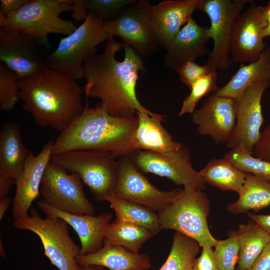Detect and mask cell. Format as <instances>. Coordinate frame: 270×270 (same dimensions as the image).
I'll return each instance as SVG.
<instances>
[{"instance_id":"6da1fadb","label":"cell","mask_w":270,"mask_h":270,"mask_svg":"<svg viewBox=\"0 0 270 270\" xmlns=\"http://www.w3.org/2000/svg\"><path fill=\"white\" fill-rule=\"evenodd\" d=\"M83 68L86 97L99 98L110 114L132 118L137 112L156 114L143 106L137 98L139 74L146 68L143 58L131 46L111 38L104 51L87 59Z\"/></svg>"},{"instance_id":"7a4b0ae2","label":"cell","mask_w":270,"mask_h":270,"mask_svg":"<svg viewBox=\"0 0 270 270\" xmlns=\"http://www.w3.org/2000/svg\"><path fill=\"white\" fill-rule=\"evenodd\" d=\"M18 83L23 108L42 128L61 132L84 110L82 90L72 76L46 68Z\"/></svg>"},{"instance_id":"3957f363","label":"cell","mask_w":270,"mask_h":270,"mask_svg":"<svg viewBox=\"0 0 270 270\" xmlns=\"http://www.w3.org/2000/svg\"><path fill=\"white\" fill-rule=\"evenodd\" d=\"M138 124L136 116H114L100 102L92 108L87 100L80 116L54 141L52 156L78 150L107 152L116 158L130 155L135 151Z\"/></svg>"},{"instance_id":"277c9868","label":"cell","mask_w":270,"mask_h":270,"mask_svg":"<svg viewBox=\"0 0 270 270\" xmlns=\"http://www.w3.org/2000/svg\"><path fill=\"white\" fill-rule=\"evenodd\" d=\"M73 7L72 0H30L8 14L0 12V30L28 35L49 50L50 34L68 36L77 28L73 21L60 16Z\"/></svg>"},{"instance_id":"5b68a950","label":"cell","mask_w":270,"mask_h":270,"mask_svg":"<svg viewBox=\"0 0 270 270\" xmlns=\"http://www.w3.org/2000/svg\"><path fill=\"white\" fill-rule=\"evenodd\" d=\"M88 12L84 22L62 38L47 58L48 68L76 80L84 78V62L98 53L97 46L112 38L104 30V21L94 12Z\"/></svg>"},{"instance_id":"8992f818","label":"cell","mask_w":270,"mask_h":270,"mask_svg":"<svg viewBox=\"0 0 270 270\" xmlns=\"http://www.w3.org/2000/svg\"><path fill=\"white\" fill-rule=\"evenodd\" d=\"M181 190L176 199L157 214L160 230H174L196 240L200 246H214L216 239L210 232L207 218L210 202L202 191Z\"/></svg>"},{"instance_id":"52a82bcc","label":"cell","mask_w":270,"mask_h":270,"mask_svg":"<svg viewBox=\"0 0 270 270\" xmlns=\"http://www.w3.org/2000/svg\"><path fill=\"white\" fill-rule=\"evenodd\" d=\"M12 226L17 230L36 234L45 255L59 270H80L76 262L80 246L70 237L68 224L62 219L48 215L42 218L36 209L32 208L28 216L14 218Z\"/></svg>"},{"instance_id":"ba28073f","label":"cell","mask_w":270,"mask_h":270,"mask_svg":"<svg viewBox=\"0 0 270 270\" xmlns=\"http://www.w3.org/2000/svg\"><path fill=\"white\" fill-rule=\"evenodd\" d=\"M51 162L68 172L75 173L98 201L112 195L118 160L110 152L94 150H78L52 156Z\"/></svg>"},{"instance_id":"9c48e42d","label":"cell","mask_w":270,"mask_h":270,"mask_svg":"<svg viewBox=\"0 0 270 270\" xmlns=\"http://www.w3.org/2000/svg\"><path fill=\"white\" fill-rule=\"evenodd\" d=\"M152 5L148 0H135L114 20L104 22L106 32L131 46L142 58L158 50L152 21Z\"/></svg>"},{"instance_id":"30bf717a","label":"cell","mask_w":270,"mask_h":270,"mask_svg":"<svg viewBox=\"0 0 270 270\" xmlns=\"http://www.w3.org/2000/svg\"><path fill=\"white\" fill-rule=\"evenodd\" d=\"M251 0H204L200 10L210 20L208 28L214 41L212 50L206 64L212 68L224 70L232 64L231 42L235 21Z\"/></svg>"},{"instance_id":"8fae6325","label":"cell","mask_w":270,"mask_h":270,"mask_svg":"<svg viewBox=\"0 0 270 270\" xmlns=\"http://www.w3.org/2000/svg\"><path fill=\"white\" fill-rule=\"evenodd\" d=\"M40 194L44 201L57 210L79 215L94 213L78 176L68 172L51 160L42 178Z\"/></svg>"},{"instance_id":"7c38bea8","label":"cell","mask_w":270,"mask_h":270,"mask_svg":"<svg viewBox=\"0 0 270 270\" xmlns=\"http://www.w3.org/2000/svg\"><path fill=\"white\" fill-rule=\"evenodd\" d=\"M136 167L144 172L166 177L184 188L204 190L205 182L192 164L190 152L182 145L166 153L136 150L130 154Z\"/></svg>"},{"instance_id":"4fadbf2b","label":"cell","mask_w":270,"mask_h":270,"mask_svg":"<svg viewBox=\"0 0 270 270\" xmlns=\"http://www.w3.org/2000/svg\"><path fill=\"white\" fill-rule=\"evenodd\" d=\"M182 188L162 191L154 186L138 170L130 155L118 160L112 196L160 212L171 204Z\"/></svg>"},{"instance_id":"5bb4252c","label":"cell","mask_w":270,"mask_h":270,"mask_svg":"<svg viewBox=\"0 0 270 270\" xmlns=\"http://www.w3.org/2000/svg\"><path fill=\"white\" fill-rule=\"evenodd\" d=\"M270 86V80L258 82L250 86L234 100L236 122L231 136L226 143L228 148L253 154L264 122L262 98Z\"/></svg>"},{"instance_id":"9a60e30c","label":"cell","mask_w":270,"mask_h":270,"mask_svg":"<svg viewBox=\"0 0 270 270\" xmlns=\"http://www.w3.org/2000/svg\"><path fill=\"white\" fill-rule=\"evenodd\" d=\"M48 50L30 36L0 30V60L18 78L48 68Z\"/></svg>"},{"instance_id":"2e32d148","label":"cell","mask_w":270,"mask_h":270,"mask_svg":"<svg viewBox=\"0 0 270 270\" xmlns=\"http://www.w3.org/2000/svg\"><path fill=\"white\" fill-rule=\"evenodd\" d=\"M267 26L263 6L252 0L236 18L232 31L230 56L235 62L256 61L266 48L263 32Z\"/></svg>"},{"instance_id":"e0dca14e","label":"cell","mask_w":270,"mask_h":270,"mask_svg":"<svg viewBox=\"0 0 270 270\" xmlns=\"http://www.w3.org/2000/svg\"><path fill=\"white\" fill-rule=\"evenodd\" d=\"M192 122L198 126L200 135L210 136L218 144L226 143L236 124L234 100L214 94L210 96L192 114Z\"/></svg>"},{"instance_id":"ac0fdd59","label":"cell","mask_w":270,"mask_h":270,"mask_svg":"<svg viewBox=\"0 0 270 270\" xmlns=\"http://www.w3.org/2000/svg\"><path fill=\"white\" fill-rule=\"evenodd\" d=\"M54 143L53 140H49L37 155L30 152L24 168L16 181L12 208L14 218L28 216L32 202L40 194L42 178L52 156Z\"/></svg>"},{"instance_id":"d6986e66","label":"cell","mask_w":270,"mask_h":270,"mask_svg":"<svg viewBox=\"0 0 270 270\" xmlns=\"http://www.w3.org/2000/svg\"><path fill=\"white\" fill-rule=\"evenodd\" d=\"M36 204L46 215L60 218L74 229L80 242V254L96 252L104 246L105 232L112 218L110 213L97 216L79 215L57 210L43 200L37 201Z\"/></svg>"},{"instance_id":"ffe728a7","label":"cell","mask_w":270,"mask_h":270,"mask_svg":"<svg viewBox=\"0 0 270 270\" xmlns=\"http://www.w3.org/2000/svg\"><path fill=\"white\" fill-rule=\"evenodd\" d=\"M210 38L208 28L199 25L192 18L170 41L164 65L174 70L182 64L209 55L207 44Z\"/></svg>"},{"instance_id":"44dd1931","label":"cell","mask_w":270,"mask_h":270,"mask_svg":"<svg viewBox=\"0 0 270 270\" xmlns=\"http://www.w3.org/2000/svg\"><path fill=\"white\" fill-rule=\"evenodd\" d=\"M204 0H164L152 7V21L159 46L166 48L170 41L201 10Z\"/></svg>"},{"instance_id":"7402d4cb","label":"cell","mask_w":270,"mask_h":270,"mask_svg":"<svg viewBox=\"0 0 270 270\" xmlns=\"http://www.w3.org/2000/svg\"><path fill=\"white\" fill-rule=\"evenodd\" d=\"M138 126L134 142V150H144L158 153H166L180 148L182 144L172 137L162 126L164 115H154L137 112Z\"/></svg>"},{"instance_id":"603a6c76","label":"cell","mask_w":270,"mask_h":270,"mask_svg":"<svg viewBox=\"0 0 270 270\" xmlns=\"http://www.w3.org/2000/svg\"><path fill=\"white\" fill-rule=\"evenodd\" d=\"M78 265H96L110 270H146L151 267L150 258L120 246H104L98 252L78 255Z\"/></svg>"},{"instance_id":"cb8c5ba5","label":"cell","mask_w":270,"mask_h":270,"mask_svg":"<svg viewBox=\"0 0 270 270\" xmlns=\"http://www.w3.org/2000/svg\"><path fill=\"white\" fill-rule=\"evenodd\" d=\"M30 153L23 143L18 124L14 122L6 123L0 130V174L16 181Z\"/></svg>"},{"instance_id":"d4e9b609","label":"cell","mask_w":270,"mask_h":270,"mask_svg":"<svg viewBox=\"0 0 270 270\" xmlns=\"http://www.w3.org/2000/svg\"><path fill=\"white\" fill-rule=\"evenodd\" d=\"M266 80H270V45L266 46L256 61L240 64L226 84L218 88L214 94L235 100L250 86Z\"/></svg>"},{"instance_id":"484cf974","label":"cell","mask_w":270,"mask_h":270,"mask_svg":"<svg viewBox=\"0 0 270 270\" xmlns=\"http://www.w3.org/2000/svg\"><path fill=\"white\" fill-rule=\"evenodd\" d=\"M238 200L229 204L227 210L232 214L258 211L270 206V182L247 173Z\"/></svg>"},{"instance_id":"4316f807","label":"cell","mask_w":270,"mask_h":270,"mask_svg":"<svg viewBox=\"0 0 270 270\" xmlns=\"http://www.w3.org/2000/svg\"><path fill=\"white\" fill-rule=\"evenodd\" d=\"M199 172L205 183L238 194L247 174L224 158L212 159Z\"/></svg>"},{"instance_id":"83f0119b","label":"cell","mask_w":270,"mask_h":270,"mask_svg":"<svg viewBox=\"0 0 270 270\" xmlns=\"http://www.w3.org/2000/svg\"><path fill=\"white\" fill-rule=\"evenodd\" d=\"M240 250L236 270H248L270 241V236L254 220L238 225Z\"/></svg>"},{"instance_id":"f1b7e54d","label":"cell","mask_w":270,"mask_h":270,"mask_svg":"<svg viewBox=\"0 0 270 270\" xmlns=\"http://www.w3.org/2000/svg\"><path fill=\"white\" fill-rule=\"evenodd\" d=\"M156 234L144 228L116 219L106 230L104 246H122L138 252L143 244Z\"/></svg>"},{"instance_id":"f546056e","label":"cell","mask_w":270,"mask_h":270,"mask_svg":"<svg viewBox=\"0 0 270 270\" xmlns=\"http://www.w3.org/2000/svg\"><path fill=\"white\" fill-rule=\"evenodd\" d=\"M104 200L108 202L115 211L116 220L140 226L156 234L161 230L154 211L112 195L107 196Z\"/></svg>"},{"instance_id":"4dcf8cb0","label":"cell","mask_w":270,"mask_h":270,"mask_svg":"<svg viewBox=\"0 0 270 270\" xmlns=\"http://www.w3.org/2000/svg\"><path fill=\"white\" fill-rule=\"evenodd\" d=\"M200 247L194 240L176 232L170 252L159 270H192Z\"/></svg>"},{"instance_id":"1f68e13d","label":"cell","mask_w":270,"mask_h":270,"mask_svg":"<svg viewBox=\"0 0 270 270\" xmlns=\"http://www.w3.org/2000/svg\"><path fill=\"white\" fill-rule=\"evenodd\" d=\"M17 75L4 63L0 62V108L12 110L20 100Z\"/></svg>"},{"instance_id":"d6a6232c","label":"cell","mask_w":270,"mask_h":270,"mask_svg":"<svg viewBox=\"0 0 270 270\" xmlns=\"http://www.w3.org/2000/svg\"><path fill=\"white\" fill-rule=\"evenodd\" d=\"M228 235L226 239L216 240L214 246V253L219 270H236L240 250L237 230H230Z\"/></svg>"},{"instance_id":"836d02e7","label":"cell","mask_w":270,"mask_h":270,"mask_svg":"<svg viewBox=\"0 0 270 270\" xmlns=\"http://www.w3.org/2000/svg\"><path fill=\"white\" fill-rule=\"evenodd\" d=\"M224 158L246 173L270 180V163L267 162L236 150H231Z\"/></svg>"},{"instance_id":"e575fe53","label":"cell","mask_w":270,"mask_h":270,"mask_svg":"<svg viewBox=\"0 0 270 270\" xmlns=\"http://www.w3.org/2000/svg\"><path fill=\"white\" fill-rule=\"evenodd\" d=\"M216 70L198 79L192 86L190 93L185 98L178 114L179 116L192 114L199 100L212 91L218 90Z\"/></svg>"},{"instance_id":"d590c367","label":"cell","mask_w":270,"mask_h":270,"mask_svg":"<svg viewBox=\"0 0 270 270\" xmlns=\"http://www.w3.org/2000/svg\"><path fill=\"white\" fill-rule=\"evenodd\" d=\"M135 0H86L87 10L96 14L103 21L115 18L126 6Z\"/></svg>"},{"instance_id":"8d00e7d4","label":"cell","mask_w":270,"mask_h":270,"mask_svg":"<svg viewBox=\"0 0 270 270\" xmlns=\"http://www.w3.org/2000/svg\"><path fill=\"white\" fill-rule=\"evenodd\" d=\"M213 70H216L212 68L206 64L200 65L195 61L186 62L174 70L178 73L182 82L190 89L198 79Z\"/></svg>"},{"instance_id":"74e56055","label":"cell","mask_w":270,"mask_h":270,"mask_svg":"<svg viewBox=\"0 0 270 270\" xmlns=\"http://www.w3.org/2000/svg\"><path fill=\"white\" fill-rule=\"evenodd\" d=\"M254 156L270 163V124L260 132L254 144Z\"/></svg>"},{"instance_id":"f35d334b","label":"cell","mask_w":270,"mask_h":270,"mask_svg":"<svg viewBox=\"0 0 270 270\" xmlns=\"http://www.w3.org/2000/svg\"><path fill=\"white\" fill-rule=\"evenodd\" d=\"M194 270H219L214 255L212 248H203L200 256L196 258L194 262Z\"/></svg>"},{"instance_id":"ab89813d","label":"cell","mask_w":270,"mask_h":270,"mask_svg":"<svg viewBox=\"0 0 270 270\" xmlns=\"http://www.w3.org/2000/svg\"><path fill=\"white\" fill-rule=\"evenodd\" d=\"M248 270H270V241Z\"/></svg>"},{"instance_id":"60d3db41","label":"cell","mask_w":270,"mask_h":270,"mask_svg":"<svg viewBox=\"0 0 270 270\" xmlns=\"http://www.w3.org/2000/svg\"><path fill=\"white\" fill-rule=\"evenodd\" d=\"M30 0H0V12L4 14L17 10Z\"/></svg>"},{"instance_id":"b9f144b4","label":"cell","mask_w":270,"mask_h":270,"mask_svg":"<svg viewBox=\"0 0 270 270\" xmlns=\"http://www.w3.org/2000/svg\"><path fill=\"white\" fill-rule=\"evenodd\" d=\"M74 7L72 10L73 18L77 21L86 20L88 12L86 6V0H72Z\"/></svg>"},{"instance_id":"7bdbcfd3","label":"cell","mask_w":270,"mask_h":270,"mask_svg":"<svg viewBox=\"0 0 270 270\" xmlns=\"http://www.w3.org/2000/svg\"><path fill=\"white\" fill-rule=\"evenodd\" d=\"M16 184L14 178L0 174V200L9 196L12 188Z\"/></svg>"},{"instance_id":"ee69618b","label":"cell","mask_w":270,"mask_h":270,"mask_svg":"<svg viewBox=\"0 0 270 270\" xmlns=\"http://www.w3.org/2000/svg\"><path fill=\"white\" fill-rule=\"evenodd\" d=\"M248 216L270 236V214H256L248 212Z\"/></svg>"},{"instance_id":"f6af8a7d","label":"cell","mask_w":270,"mask_h":270,"mask_svg":"<svg viewBox=\"0 0 270 270\" xmlns=\"http://www.w3.org/2000/svg\"><path fill=\"white\" fill-rule=\"evenodd\" d=\"M263 11L267 22V26L263 32L264 38H265L270 36V0L266 6H263Z\"/></svg>"},{"instance_id":"bcb514c9","label":"cell","mask_w":270,"mask_h":270,"mask_svg":"<svg viewBox=\"0 0 270 270\" xmlns=\"http://www.w3.org/2000/svg\"><path fill=\"white\" fill-rule=\"evenodd\" d=\"M12 199L10 196H8L0 200V220H2L4 214L12 204Z\"/></svg>"},{"instance_id":"7dc6e473","label":"cell","mask_w":270,"mask_h":270,"mask_svg":"<svg viewBox=\"0 0 270 270\" xmlns=\"http://www.w3.org/2000/svg\"><path fill=\"white\" fill-rule=\"evenodd\" d=\"M80 270H104V267L96 265H80Z\"/></svg>"},{"instance_id":"c3c4849f","label":"cell","mask_w":270,"mask_h":270,"mask_svg":"<svg viewBox=\"0 0 270 270\" xmlns=\"http://www.w3.org/2000/svg\"><path fill=\"white\" fill-rule=\"evenodd\" d=\"M267 181H268V182H270V180H267Z\"/></svg>"},{"instance_id":"681fc988","label":"cell","mask_w":270,"mask_h":270,"mask_svg":"<svg viewBox=\"0 0 270 270\" xmlns=\"http://www.w3.org/2000/svg\"><path fill=\"white\" fill-rule=\"evenodd\" d=\"M192 270H194L193 269Z\"/></svg>"}]
</instances>
